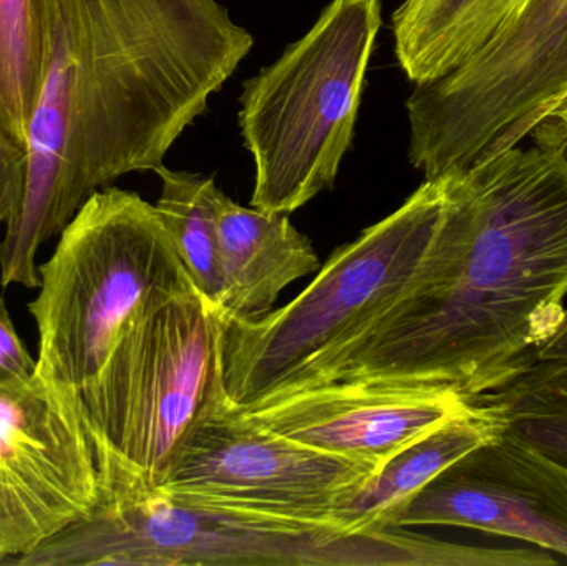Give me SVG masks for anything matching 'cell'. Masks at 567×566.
Wrapping results in <instances>:
<instances>
[{
  "mask_svg": "<svg viewBox=\"0 0 567 566\" xmlns=\"http://www.w3.org/2000/svg\"><path fill=\"white\" fill-rule=\"evenodd\" d=\"M443 178L439 228L409 288L265 401L326 384L472 399L538 362L566 316L565 150L513 146Z\"/></svg>",
  "mask_w": 567,
  "mask_h": 566,
  "instance_id": "cell-1",
  "label": "cell"
},
{
  "mask_svg": "<svg viewBox=\"0 0 567 566\" xmlns=\"http://www.w3.org/2000/svg\"><path fill=\"white\" fill-rule=\"evenodd\" d=\"M45 83L0 286L39 288L40 248L120 176L156 172L255 39L218 0H55Z\"/></svg>",
  "mask_w": 567,
  "mask_h": 566,
  "instance_id": "cell-2",
  "label": "cell"
},
{
  "mask_svg": "<svg viewBox=\"0 0 567 566\" xmlns=\"http://www.w3.org/2000/svg\"><path fill=\"white\" fill-rule=\"evenodd\" d=\"M495 548L446 544L405 528L353 534L155 491L103 495L17 566H492Z\"/></svg>",
  "mask_w": 567,
  "mask_h": 566,
  "instance_id": "cell-3",
  "label": "cell"
},
{
  "mask_svg": "<svg viewBox=\"0 0 567 566\" xmlns=\"http://www.w3.org/2000/svg\"><path fill=\"white\" fill-rule=\"evenodd\" d=\"M39 276L29 305L39 332L37 374L70 395L95 381L130 322L198 291L156 205L118 188L86 199Z\"/></svg>",
  "mask_w": 567,
  "mask_h": 566,
  "instance_id": "cell-4",
  "label": "cell"
},
{
  "mask_svg": "<svg viewBox=\"0 0 567 566\" xmlns=\"http://www.w3.org/2000/svg\"><path fill=\"white\" fill-rule=\"evenodd\" d=\"M221 311L198 291L130 322L73 398L95 444L103 495L162 487L195 429L225 402Z\"/></svg>",
  "mask_w": 567,
  "mask_h": 566,
  "instance_id": "cell-5",
  "label": "cell"
},
{
  "mask_svg": "<svg viewBox=\"0 0 567 566\" xmlns=\"http://www.w3.org/2000/svg\"><path fill=\"white\" fill-rule=\"evenodd\" d=\"M380 27V0H332L245 83L239 128L255 159L252 208L290 215L336 185Z\"/></svg>",
  "mask_w": 567,
  "mask_h": 566,
  "instance_id": "cell-6",
  "label": "cell"
},
{
  "mask_svg": "<svg viewBox=\"0 0 567 566\" xmlns=\"http://www.w3.org/2000/svg\"><path fill=\"white\" fill-rule=\"evenodd\" d=\"M443 205L445 178L425 179L396 212L337 249L289 305L255 321L221 315L226 405L265 401L393 305L415 278Z\"/></svg>",
  "mask_w": 567,
  "mask_h": 566,
  "instance_id": "cell-7",
  "label": "cell"
},
{
  "mask_svg": "<svg viewBox=\"0 0 567 566\" xmlns=\"http://www.w3.org/2000/svg\"><path fill=\"white\" fill-rule=\"evenodd\" d=\"M567 96V0H526L475 55L406 100L426 179L522 145Z\"/></svg>",
  "mask_w": 567,
  "mask_h": 566,
  "instance_id": "cell-8",
  "label": "cell"
},
{
  "mask_svg": "<svg viewBox=\"0 0 567 566\" xmlns=\"http://www.w3.org/2000/svg\"><path fill=\"white\" fill-rule=\"evenodd\" d=\"M377 471L268 431L221 402L195 429L158 488L189 501L347 527L340 512Z\"/></svg>",
  "mask_w": 567,
  "mask_h": 566,
  "instance_id": "cell-9",
  "label": "cell"
},
{
  "mask_svg": "<svg viewBox=\"0 0 567 566\" xmlns=\"http://www.w3.org/2000/svg\"><path fill=\"white\" fill-rule=\"evenodd\" d=\"M103 498L95 444L73 395L39 374L0 382V565Z\"/></svg>",
  "mask_w": 567,
  "mask_h": 566,
  "instance_id": "cell-10",
  "label": "cell"
},
{
  "mask_svg": "<svg viewBox=\"0 0 567 566\" xmlns=\"http://www.w3.org/2000/svg\"><path fill=\"white\" fill-rule=\"evenodd\" d=\"M426 525L503 535L567 558V477L495 425L488 441L416 492L393 521V528Z\"/></svg>",
  "mask_w": 567,
  "mask_h": 566,
  "instance_id": "cell-11",
  "label": "cell"
},
{
  "mask_svg": "<svg viewBox=\"0 0 567 566\" xmlns=\"http://www.w3.org/2000/svg\"><path fill=\"white\" fill-rule=\"evenodd\" d=\"M231 411L300 444L380 469L410 442L468 411V402L450 391L326 384Z\"/></svg>",
  "mask_w": 567,
  "mask_h": 566,
  "instance_id": "cell-12",
  "label": "cell"
},
{
  "mask_svg": "<svg viewBox=\"0 0 567 566\" xmlns=\"http://www.w3.org/2000/svg\"><path fill=\"white\" fill-rule=\"evenodd\" d=\"M215 212L226 318H265L287 286L319 268L312 241L293 228L289 215L245 208L221 189Z\"/></svg>",
  "mask_w": 567,
  "mask_h": 566,
  "instance_id": "cell-13",
  "label": "cell"
},
{
  "mask_svg": "<svg viewBox=\"0 0 567 566\" xmlns=\"http://www.w3.org/2000/svg\"><path fill=\"white\" fill-rule=\"evenodd\" d=\"M526 0H405L392 17L395 55L416 85L475 55Z\"/></svg>",
  "mask_w": 567,
  "mask_h": 566,
  "instance_id": "cell-14",
  "label": "cell"
},
{
  "mask_svg": "<svg viewBox=\"0 0 567 566\" xmlns=\"http://www.w3.org/2000/svg\"><path fill=\"white\" fill-rule=\"evenodd\" d=\"M493 432L492 421L468 402V411L449 419L390 457L342 508L340 522L355 534L393 531V521L416 492L488 441Z\"/></svg>",
  "mask_w": 567,
  "mask_h": 566,
  "instance_id": "cell-15",
  "label": "cell"
},
{
  "mask_svg": "<svg viewBox=\"0 0 567 566\" xmlns=\"http://www.w3.org/2000/svg\"><path fill=\"white\" fill-rule=\"evenodd\" d=\"M55 17V0H0V132L23 148L52 56Z\"/></svg>",
  "mask_w": 567,
  "mask_h": 566,
  "instance_id": "cell-16",
  "label": "cell"
},
{
  "mask_svg": "<svg viewBox=\"0 0 567 566\" xmlns=\"http://www.w3.org/2000/svg\"><path fill=\"white\" fill-rule=\"evenodd\" d=\"M466 401L567 477V366L536 362L505 388Z\"/></svg>",
  "mask_w": 567,
  "mask_h": 566,
  "instance_id": "cell-17",
  "label": "cell"
},
{
  "mask_svg": "<svg viewBox=\"0 0 567 566\" xmlns=\"http://www.w3.org/2000/svg\"><path fill=\"white\" fill-rule=\"evenodd\" d=\"M155 173L162 178L156 208L173 246L199 295L221 311L225 278L216 225L215 202L219 188L215 178L173 172L165 165Z\"/></svg>",
  "mask_w": 567,
  "mask_h": 566,
  "instance_id": "cell-18",
  "label": "cell"
},
{
  "mask_svg": "<svg viewBox=\"0 0 567 566\" xmlns=\"http://www.w3.org/2000/svg\"><path fill=\"white\" fill-rule=\"evenodd\" d=\"M27 179V148L0 132V225L16 213Z\"/></svg>",
  "mask_w": 567,
  "mask_h": 566,
  "instance_id": "cell-19",
  "label": "cell"
},
{
  "mask_svg": "<svg viewBox=\"0 0 567 566\" xmlns=\"http://www.w3.org/2000/svg\"><path fill=\"white\" fill-rule=\"evenodd\" d=\"M37 361L17 335L6 301L0 299V382L35 375Z\"/></svg>",
  "mask_w": 567,
  "mask_h": 566,
  "instance_id": "cell-20",
  "label": "cell"
},
{
  "mask_svg": "<svg viewBox=\"0 0 567 566\" xmlns=\"http://www.w3.org/2000/svg\"><path fill=\"white\" fill-rule=\"evenodd\" d=\"M529 136L533 142L539 143H559L567 140V96Z\"/></svg>",
  "mask_w": 567,
  "mask_h": 566,
  "instance_id": "cell-21",
  "label": "cell"
},
{
  "mask_svg": "<svg viewBox=\"0 0 567 566\" xmlns=\"http://www.w3.org/2000/svg\"><path fill=\"white\" fill-rule=\"evenodd\" d=\"M536 361L567 366V309L558 331L539 348Z\"/></svg>",
  "mask_w": 567,
  "mask_h": 566,
  "instance_id": "cell-22",
  "label": "cell"
},
{
  "mask_svg": "<svg viewBox=\"0 0 567 566\" xmlns=\"http://www.w3.org/2000/svg\"><path fill=\"white\" fill-rule=\"evenodd\" d=\"M551 145L561 146V148L565 150V153L567 155V140H563V142H559V143H551Z\"/></svg>",
  "mask_w": 567,
  "mask_h": 566,
  "instance_id": "cell-23",
  "label": "cell"
}]
</instances>
